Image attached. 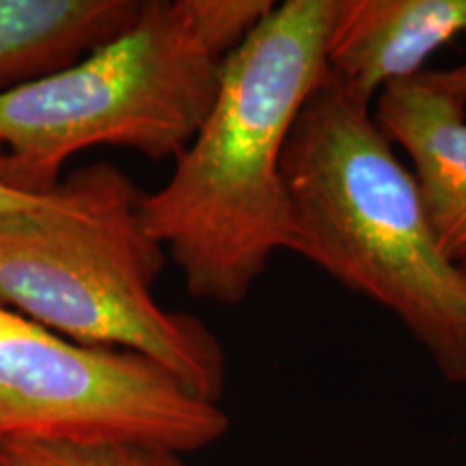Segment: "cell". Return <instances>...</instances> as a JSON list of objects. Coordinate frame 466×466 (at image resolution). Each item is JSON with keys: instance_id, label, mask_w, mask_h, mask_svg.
Returning a JSON list of instances; mask_svg holds the SVG:
<instances>
[{"instance_id": "obj_1", "label": "cell", "mask_w": 466, "mask_h": 466, "mask_svg": "<svg viewBox=\"0 0 466 466\" xmlns=\"http://www.w3.org/2000/svg\"><path fill=\"white\" fill-rule=\"evenodd\" d=\"M335 0H285L220 66L218 91L138 217L195 299L236 307L289 248L283 151L326 78Z\"/></svg>"}, {"instance_id": "obj_2", "label": "cell", "mask_w": 466, "mask_h": 466, "mask_svg": "<svg viewBox=\"0 0 466 466\" xmlns=\"http://www.w3.org/2000/svg\"><path fill=\"white\" fill-rule=\"evenodd\" d=\"M291 253L393 313L445 380L466 382V266L442 253L415 175L374 110L326 76L283 151Z\"/></svg>"}, {"instance_id": "obj_3", "label": "cell", "mask_w": 466, "mask_h": 466, "mask_svg": "<svg viewBox=\"0 0 466 466\" xmlns=\"http://www.w3.org/2000/svg\"><path fill=\"white\" fill-rule=\"evenodd\" d=\"M78 173L69 206L0 218V307L74 343L145 354L218 404L225 350L201 319L154 296L167 253L138 217L141 190L110 162Z\"/></svg>"}, {"instance_id": "obj_4", "label": "cell", "mask_w": 466, "mask_h": 466, "mask_svg": "<svg viewBox=\"0 0 466 466\" xmlns=\"http://www.w3.org/2000/svg\"><path fill=\"white\" fill-rule=\"evenodd\" d=\"M220 66L195 0H143L126 31L0 96V182L48 195L93 147L177 158L217 97Z\"/></svg>"}, {"instance_id": "obj_5", "label": "cell", "mask_w": 466, "mask_h": 466, "mask_svg": "<svg viewBox=\"0 0 466 466\" xmlns=\"http://www.w3.org/2000/svg\"><path fill=\"white\" fill-rule=\"evenodd\" d=\"M229 417L167 367L31 324L0 341V439L132 442L175 453L223 439Z\"/></svg>"}, {"instance_id": "obj_6", "label": "cell", "mask_w": 466, "mask_h": 466, "mask_svg": "<svg viewBox=\"0 0 466 466\" xmlns=\"http://www.w3.org/2000/svg\"><path fill=\"white\" fill-rule=\"evenodd\" d=\"M466 35V0H335L326 76L374 106L384 89L417 78L436 52Z\"/></svg>"}, {"instance_id": "obj_7", "label": "cell", "mask_w": 466, "mask_h": 466, "mask_svg": "<svg viewBox=\"0 0 466 466\" xmlns=\"http://www.w3.org/2000/svg\"><path fill=\"white\" fill-rule=\"evenodd\" d=\"M374 119L410 160L442 253L466 264V106L436 86L428 69L380 93Z\"/></svg>"}, {"instance_id": "obj_8", "label": "cell", "mask_w": 466, "mask_h": 466, "mask_svg": "<svg viewBox=\"0 0 466 466\" xmlns=\"http://www.w3.org/2000/svg\"><path fill=\"white\" fill-rule=\"evenodd\" d=\"M143 0H0V96L63 69L137 20Z\"/></svg>"}, {"instance_id": "obj_9", "label": "cell", "mask_w": 466, "mask_h": 466, "mask_svg": "<svg viewBox=\"0 0 466 466\" xmlns=\"http://www.w3.org/2000/svg\"><path fill=\"white\" fill-rule=\"evenodd\" d=\"M0 466H184L182 453L132 442H76L7 436Z\"/></svg>"}, {"instance_id": "obj_10", "label": "cell", "mask_w": 466, "mask_h": 466, "mask_svg": "<svg viewBox=\"0 0 466 466\" xmlns=\"http://www.w3.org/2000/svg\"><path fill=\"white\" fill-rule=\"evenodd\" d=\"M80 195V173L74 168L72 173L63 179L56 190L48 195H31L0 182V218L26 217V214H42L61 209L78 199Z\"/></svg>"}, {"instance_id": "obj_11", "label": "cell", "mask_w": 466, "mask_h": 466, "mask_svg": "<svg viewBox=\"0 0 466 466\" xmlns=\"http://www.w3.org/2000/svg\"><path fill=\"white\" fill-rule=\"evenodd\" d=\"M430 80L466 106V61L450 69H428Z\"/></svg>"}, {"instance_id": "obj_12", "label": "cell", "mask_w": 466, "mask_h": 466, "mask_svg": "<svg viewBox=\"0 0 466 466\" xmlns=\"http://www.w3.org/2000/svg\"><path fill=\"white\" fill-rule=\"evenodd\" d=\"M33 322L31 319L17 316L15 311H11V309H5L0 307V341L7 339V337L20 333V330H25L26 326H31Z\"/></svg>"}, {"instance_id": "obj_13", "label": "cell", "mask_w": 466, "mask_h": 466, "mask_svg": "<svg viewBox=\"0 0 466 466\" xmlns=\"http://www.w3.org/2000/svg\"><path fill=\"white\" fill-rule=\"evenodd\" d=\"M464 266H466V264H464Z\"/></svg>"}]
</instances>
